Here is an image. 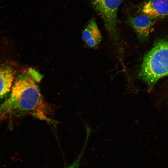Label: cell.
I'll return each instance as SVG.
<instances>
[{"mask_svg": "<svg viewBox=\"0 0 168 168\" xmlns=\"http://www.w3.org/2000/svg\"><path fill=\"white\" fill-rule=\"evenodd\" d=\"M138 76L150 89L160 79L168 76V41L157 42L146 54Z\"/></svg>", "mask_w": 168, "mask_h": 168, "instance_id": "7a4b0ae2", "label": "cell"}, {"mask_svg": "<svg viewBox=\"0 0 168 168\" xmlns=\"http://www.w3.org/2000/svg\"><path fill=\"white\" fill-rule=\"evenodd\" d=\"M14 74L8 66H0V100L7 96L12 86Z\"/></svg>", "mask_w": 168, "mask_h": 168, "instance_id": "52a82bcc", "label": "cell"}, {"mask_svg": "<svg viewBox=\"0 0 168 168\" xmlns=\"http://www.w3.org/2000/svg\"><path fill=\"white\" fill-rule=\"evenodd\" d=\"M123 0H91L94 9L103 19L106 29L118 51L121 50L117 27V12Z\"/></svg>", "mask_w": 168, "mask_h": 168, "instance_id": "3957f363", "label": "cell"}, {"mask_svg": "<svg viewBox=\"0 0 168 168\" xmlns=\"http://www.w3.org/2000/svg\"><path fill=\"white\" fill-rule=\"evenodd\" d=\"M127 22L141 40L146 38L153 30L152 19L142 13L129 17Z\"/></svg>", "mask_w": 168, "mask_h": 168, "instance_id": "277c9868", "label": "cell"}, {"mask_svg": "<svg viewBox=\"0 0 168 168\" xmlns=\"http://www.w3.org/2000/svg\"><path fill=\"white\" fill-rule=\"evenodd\" d=\"M85 146L82 149V150L81 151V153L78 156L77 159L74 161L73 163L69 166L67 168H77L80 163V160L82 158V157L83 154Z\"/></svg>", "mask_w": 168, "mask_h": 168, "instance_id": "ba28073f", "label": "cell"}, {"mask_svg": "<svg viewBox=\"0 0 168 168\" xmlns=\"http://www.w3.org/2000/svg\"><path fill=\"white\" fill-rule=\"evenodd\" d=\"M142 13L152 19L162 18L168 16V0H148L140 8Z\"/></svg>", "mask_w": 168, "mask_h": 168, "instance_id": "5b68a950", "label": "cell"}, {"mask_svg": "<svg viewBox=\"0 0 168 168\" xmlns=\"http://www.w3.org/2000/svg\"><path fill=\"white\" fill-rule=\"evenodd\" d=\"M82 37L88 47L94 48L97 46L102 40V35L95 21L91 20L84 30Z\"/></svg>", "mask_w": 168, "mask_h": 168, "instance_id": "8992f818", "label": "cell"}, {"mask_svg": "<svg viewBox=\"0 0 168 168\" xmlns=\"http://www.w3.org/2000/svg\"><path fill=\"white\" fill-rule=\"evenodd\" d=\"M37 80L31 73H22L16 77L9 98L0 104V118L9 115L31 114L39 118L47 119Z\"/></svg>", "mask_w": 168, "mask_h": 168, "instance_id": "6da1fadb", "label": "cell"}]
</instances>
